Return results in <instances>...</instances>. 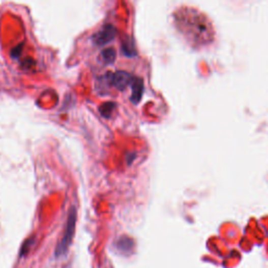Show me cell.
Returning a JSON list of instances; mask_svg holds the SVG:
<instances>
[{"instance_id":"6da1fadb","label":"cell","mask_w":268,"mask_h":268,"mask_svg":"<svg viewBox=\"0 0 268 268\" xmlns=\"http://www.w3.org/2000/svg\"><path fill=\"white\" fill-rule=\"evenodd\" d=\"M175 21L186 39L194 47H202L211 44L215 38V31L209 18L201 12L185 8L177 12Z\"/></svg>"},{"instance_id":"7a4b0ae2","label":"cell","mask_w":268,"mask_h":268,"mask_svg":"<svg viewBox=\"0 0 268 268\" xmlns=\"http://www.w3.org/2000/svg\"><path fill=\"white\" fill-rule=\"evenodd\" d=\"M76 223H77V209L75 206H71V209L69 210L68 218H67V222H66V226H65V230H64V235L56 247L55 256L57 258L65 256L66 253L68 252L69 246H70L71 242H73V239L75 236Z\"/></svg>"},{"instance_id":"3957f363","label":"cell","mask_w":268,"mask_h":268,"mask_svg":"<svg viewBox=\"0 0 268 268\" xmlns=\"http://www.w3.org/2000/svg\"><path fill=\"white\" fill-rule=\"evenodd\" d=\"M115 35H116V31L112 25L110 24L106 25L100 32L95 34V36L93 37V41L98 46H103L111 42L115 38Z\"/></svg>"},{"instance_id":"277c9868","label":"cell","mask_w":268,"mask_h":268,"mask_svg":"<svg viewBox=\"0 0 268 268\" xmlns=\"http://www.w3.org/2000/svg\"><path fill=\"white\" fill-rule=\"evenodd\" d=\"M109 80L110 83L118 91H125L129 85H131L133 78L126 71H117V73H114L109 77Z\"/></svg>"},{"instance_id":"5b68a950","label":"cell","mask_w":268,"mask_h":268,"mask_svg":"<svg viewBox=\"0 0 268 268\" xmlns=\"http://www.w3.org/2000/svg\"><path fill=\"white\" fill-rule=\"evenodd\" d=\"M130 86L132 88L131 101L134 104H137L140 101L142 94H144V82L139 78H133Z\"/></svg>"},{"instance_id":"8992f818","label":"cell","mask_w":268,"mask_h":268,"mask_svg":"<svg viewBox=\"0 0 268 268\" xmlns=\"http://www.w3.org/2000/svg\"><path fill=\"white\" fill-rule=\"evenodd\" d=\"M116 248L123 254H130L132 252V249L134 248V241L132 238L123 236L121 237L117 242H116Z\"/></svg>"},{"instance_id":"52a82bcc","label":"cell","mask_w":268,"mask_h":268,"mask_svg":"<svg viewBox=\"0 0 268 268\" xmlns=\"http://www.w3.org/2000/svg\"><path fill=\"white\" fill-rule=\"evenodd\" d=\"M115 107L114 103H105L101 108H100V112L104 117H110L111 113L113 111V108Z\"/></svg>"},{"instance_id":"ba28073f","label":"cell","mask_w":268,"mask_h":268,"mask_svg":"<svg viewBox=\"0 0 268 268\" xmlns=\"http://www.w3.org/2000/svg\"><path fill=\"white\" fill-rule=\"evenodd\" d=\"M102 57L104 59V61L106 63H112L114 60H115V57H116V53H115V50L112 49V48H108V49H106L102 52Z\"/></svg>"},{"instance_id":"9c48e42d","label":"cell","mask_w":268,"mask_h":268,"mask_svg":"<svg viewBox=\"0 0 268 268\" xmlns=\"http://www.w3.org/2000/svg\"><path fill=\"white\" fill-rule=\"evenodd\" d=\"M34 239L33 238H28L27 240H25L21 246V251H20V257H24L28 252H29V248L33 244Z\"/></svg>"}]
</instances>
